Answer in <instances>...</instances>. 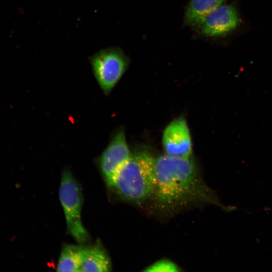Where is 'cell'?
<instances>
[{"label":"cell","mask_w":272,"mask_h":272,"mask_svg":"<svg viewBox=\"0 0 272 272\" xmlns=\"http://www.w3.org/2000/svg\"><path fill=\"white\" fill-rule=\"evenodd\" d=\"M239 23V18L234 7L222 5L209 14L198 26L202 35L217 37L233 30Z\"/></svg>","instance_id":"52a82bcc"},{"label":"cell","mask_w":272,"mask_h":272,"mask_svg":"<svg viewBox=\"0 0 272 272\" xmlns=\"http://www.w3.org/2000/svg\"><path fill=\"white\" fill-rule=\"evenodd\" d=\"M111 268L110 259L100 243L84 249L79 271H109Z\"/></svg>","instance_id":"ba28073f"},{"label":"cell","mask_w":272,"mask_h":272,"mask_svg":"<svg viewBox=\"0 0 272 272\" xmlns=\"http://www.w3.org/2000/svg\"><path fill=\"white\" fill-rule=\"evenodd\" d=\"M155 159L143 152L131 153L116 174L111 187L122 199L140 203L154 194Z\"/></svg>","instance_id":"7a4b0ae2"},{"label":"cell","mask_w":272,"mask_h":272,"mask_svg":"<svg viewBox=\"0 0 272 272\" xmlns=\"http://www.w3.org/2000/svg\"><path fill=\"white\" fill-rule=\"evenodd\" d=\"M154 194L163 208H173L199 201L219 203L199 178L191 157L165 154L155 159Z\"/></svg>","instance_id":"6da1fadb"},{"label":"cell","mask_w":272,"mask_h":272,"mask_svg":"<svg viewBox=\"0 0 272 272\" xmlns=\"http://www.w3.org/2000/svg\"><path fill=\"white\" fill-rule=\"evenodd\" d=\"M180 269L179 266L172 261L163 259L159 260L151 264L145 269V271H179Z\"/></svg>","instance_id":"8fae6325"},{"label":"cell","mask_w":272,"mask_h":272,"mask_svg":"<svg viewBox=\"0 0 272 272\" xmlns=\"http://www.w3.org/2000/svg\"><path fill=\"white\" fill-rule=\"evenodd\" d=\"M166 154L189 158L192 153V143L186 120L179 117L172 121L165 129L162 138Z\"/></svg>","instance_id":"8992f818"},{"label":"cell","mask_w":272,"mask_h":272,"mask_svg":"<svg viewBox=\"0 0 272 272\" xmlns=\"http://www.w3.org/2000/svg\"><path fill=\"white\" fill-rule=\"evenodd\" d=\"M59 197L64 212L66 226L71 236L80 243L86 242L88 232L81 219L83 196L81 187L69 169L62 173Z\"/></svg>","instance_id":"3957f363"},{"label":"cell","mask_w":272,"mask_h":272,"mask_svg":"<svg viewBox=\"0 0 272 272\" xmlns=\"http://www.w3.org/2000/svg\"><path fill=\"white\" fill-rule=\"evenodd\" d=\"M84 248L74 245H65L61 252L57 265L58 271H79Z\"/></svg>","instance_id":"30bf717a"},{"label":"cell","mask_w":272,"mask_h":272,"mask_svg":"<svg viewBox=\"0 0 272 272\" xmlns=\"http://www.w3.org/2000/svg\"><path fill=\"white\" fill-rule=\"evenodd\" d=\"M226 0H191L185 11L184 22L189 26H198L205 18Z\"/></svg>","instance_id":"9c48e42d"},{"label":"cell","mask_w":272,"mask_h":272,"mask_svg":"<svg viewBox=\"0 0 272 272\" xmlns=\"http://www.w3.org/2000/svg\"><path fill=\"white\" fill-rule=\"evenodd\" d=\"M124 131L120 128L112 135L99 159V167L107 185L111 186L119 170L131 155Z\"/></svg>","instance_id":"5b68a950"},{"label":"cell","mask_w":272,"mask_h":272,"mask_svg":"<svg viewBox=\"0 0 272 272\" xmlns=\"http://www.w3.org/2000/svg\"><path fill=\"white\" fill-rule=\"evenodd\" d=\"M94 76L103 94L108 96L125 72L129 59L118 47L102 48L89 57Z\"/></svg>","instance_id":"277c9868"}]
</instances>
